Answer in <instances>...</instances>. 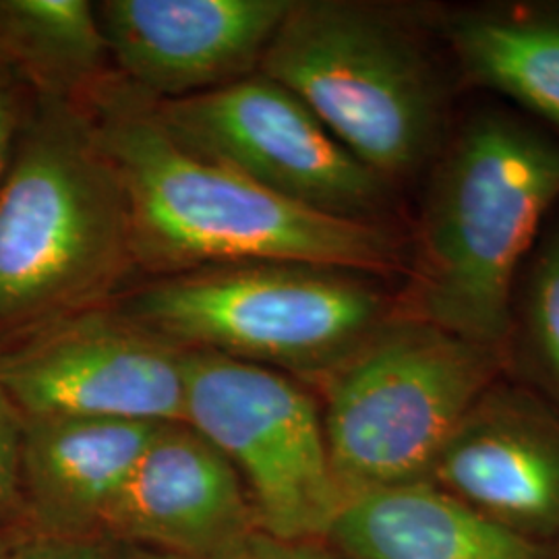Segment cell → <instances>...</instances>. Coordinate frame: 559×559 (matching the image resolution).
Segmentation results:
<instances>
[{
    "label": "cell",
    "instance_id": "21",
    "mask_svg": "<svg viewBox=\"0 0 559 559\" xmlns=\"http://www.w3.org/2000/svg\"><path fill=\"white\" fill-rule=\"evenodd\" d=\"M218 559H325V556L313 543L276 539L258 531Z\"/></svg>",
    "mask_w": 559,
    "mask_h": 559
},
{
    "label": "cell",
    "instance_id": "5",
    "mask_svg": "<svg viewBox=\"0 0 559 559\" xmlns=\"http://www.w3.org/2000/svg\"><path fill=\"white\" fill-rule=\"evenodd\" d=\"M376 278L309 263H237L150 278L112 305L185 350L325 378L402 313Z\"/></svg>",
    "mask_w": 559,
    "mask_h": 559
},
{
    "label": "cell",
    "instance_id": "12",
    "mask_svg": "<svg viewBox=\"0 0 559 559\" xmlns=\"http://www.w3.org/2000/svg\"><path fill=\"white\" fill-rule=\"evenodd\" d=\"M427 480L524 537L558 533L559 420L491 388Z\"/></svg>",
    "mask_w": 559,
    "mask_h": 559
},
{
    "label": "cell",
    "instance_id": "9",
    "mask_svg": "<svg viewBox=\"0 0 559 559\" xmlns=\"http://www.w3.org/2000/svg\"><path fill=\"white\" fill-rule=\"evenodd\" d=\"M187 350L110 302L0 348V390L32 417L185 423Z\"/></svg>",
    "mask_w": 559,
    "mask_h": 559
},
{
    "label": "cell",
    "instance_id": "10",
    "mask_svg": "<svg viewBox=\"0 0 559 559\" xmlns=\"http://www.w3.org/2000/svg\"><path fill=\"white\" fill-rule=\"evenodd\" d=\"M293 0H100L120 80L152 102L191 98L260 73Z\"/></svg>",
    "mask_w": 559,
    "mask_h": 559
},
{
    "label": "cell",
    "instance_id": "16",
    "mask_svg": "<svg viewBox=\"0 0 559 559\" xmlns=\"http://www.w3.org/2000/svg\"><path fill=\"white\" fill-rule=\"evenodd\" d=\"M441 29L466 80L559 127V11L471 9Z\"/></svg>",
    "mask_w": 559,
    "mask_h": 559
},
{
    "label": "cell",
    "instance_id": "3",
    "mask_svg": "<svg viewBox=\"0 0 559 559\" xmlns=\"http://www.w3.org/2000/svg\"><path fill=\"white\" fill-rule=\"evenodd\" d=\"M436 158L402 313L503 346L522 261L559 201V143L508 112H479Z\"/></svg>",
    "mask_w": 559,
    "mask_h": 559
},
{
    "label": "cell",
    "instance_id": "4",
    "mask_svg": "<svg viewBox=\"0 0 559 559\" xmlns=\"http://www.w3.org/2000/svg\"><path fill=\"white\" fill-rule=\"evenodd\" d=\"M260 73L293 92L388 182L440 154L445 92L404 11L360 0H293Z\"/></svg>",
    "mask_w": 559,
    "mask_h": 559
},
{
    "label": "cell",
    "instance_id": "19",
    "mask_svg": "<svg viewBox=\"0 0 559 559\" xmlns=\"http://www.w3.org/2000/svg\"><path fill=\"white\" fill-rule=\"evenodd\" d=\"M34 100L36 96L0 67V182L7 175Z\"/></svg>",
    "mask_w": 559,
    "mask_h": 559
},
{
    "label": "cell",
    "instance_id": "13",
    "mask_svg": "<svg viewBox=\"0 0 559 559\" xmlns=\"http://www.w3.org/2000/svg\"><path fill=\"white\" fill-rule=\"evenodd\" d=\"M164 423L23 417L21 493L44 535H100L102 522Z\"/></svg>",
    "mask_w": 559,
    "mask_h": 559
},
{
    "label": "cell",
    "instance_id": "2",
    "mask_svg": "<svg viewBox=\"0 0 559 559\" xmlns=\"http://www.w3.org/2000/svg\"><path fill=\"white\" fill-rule=\"evenodd\" d=\"M133 272L129 200L94 122L36 98L0 182V348L110 305Z\"/></svg>",
    "mask_w": 559,
    "mask_h": 559
},
{
    "label": "cell",
    "instance_id": "7",
    "mask_svg": "<svg viewBox=\"0 0 559 559\" xmlns=\"http://www.w3.org/2000/svg\"><path fill=\"white\" fill-rule=\"evenodd\" d=\"M185 423L233 462L263 533L328 537L344 496L318 402L276 369L205 350L185 355Z\"/></svg>",
    "mask_w": 559,
    "mask_h": 559
},
{
    "label": "cell",
    "instance_id": "20",
    "mask_svg": "<svg viewBox=\"0 0 559 559\" xmlns=\"http://www.w3.org/2000/svg\"><path fill=\"white\" fill-rule=\"evenodd\" d=\"M21 559H112L100 535H44L25 540Z\"/></svg>",
    "mask_w": 559,
    "mask_h": 559
},
{
    "label": "cell",
    "instance_id": "22",
    "mask_svg": "<svg viewBox=\"0 0 559 559\" xmlns=\"http://www.w3.org/2000/svg\"><path fill=\"white\" fill-rule=\"evenodd\" d=\"M112 559H191L179 556V554H170V551H160V549H150V547H143V549H135L127 556H112Z\"/></svg>",
    "mask_w": 559,
    "mask_h": 559
},
{
    "label": "cell",
    "instance_id": "6",
    "mask_svg": "<svg viewBox=\"0 0 559 559\" xmlns=\"http://www.w3.org/2000/svg\"><path fill=\"white\" fill-rule=\"evenodd\" d=\"M503 346L400 313L325 376L321 413L344 501L427 480L462 420L493 388Z\"/></svg>",
    "mask_w": 559,
    "mask_h": 559
},
{
    "label": "cell",
    "instance_id": "1",
    "mask_svg": "<svg viewBox=\"0 0 559 559\" xmlns=\"http://www.w3.org/2000/svg\"><path fill=\"white\" fill-rule=\"evenodd\" d=\"M131 212L138 272L150 278L237 263H309L388 276L402 245L383 224L346 221L276 195L182 147L152 100L119 75L87 102Z\"/></svg>",
    "mask_w": 559,
    "mask_h": 559
},
{
    "label": "cell",
    "instance_id": "18",
    "mask_svg": "<svg viewBox=\"0 0 559 559\" xmlns=\"http://www.w3.org/2000/svg\"><path fill=\"white\" fill-rule=\"evenodd\" d=\"M23 415L0 390V514L23 503L21 493Z\"/></svg>",
    "mask_w": 559,
    "mask_h": 559
},
{
    "label": "cell",
    "instance_id": "14",
    "mask_svg": "<svg viewBox=\"0 0 559 559\" xmlns=\"http://www.w3.org/2000/svg\"><path fill=\"white\" fill-rule=\"evenodd\" d=\"M328 537L353 559H545L531 537L431 480L348 498Z\"/></svg>",
    "mask_w": 559,
    "mask_h": 559
},
{
    "label": "cell",
    "instance_id": "17",
    "mask_svg": "<svg viewBox=\"0 0 559 559\" xmlns=\"http://www.w3.org/2000/svg\"><path fill=\"white\" fill-rule=\"evenodd\" d=\"M520 311L531 348L559 383V226L533 251Z\"/></svg>",
    "mask_w": 559,
    "mask_h": 559
},
{
    "label": "cell",
    "instance_id": "23",
    "mask_svg": "<svg viewBox=\"0 0 559 559\" xmlns=\"http://www.w3.org/2000/svg\"><path fill=\"white\" fill-rule=\"evenodd\" d=\"M25 540H13L9 535L0 533V559H21V549Z\"/></svg>",
    "mask_w": 559,
    "mask_h": 559
},
{
    "label": "cell",
    "instance_id": "15",
    "mask_svg": "<svg viewBox=\"0 0 559 559\" xmlns=\"http://www.w3.org/2000/svg\"><path fill=\"white\" fill-rule=\"evenodd\" d=\"M0 67L36 98L81 108L117 78L90 0H0Z\"/></svg>",
    "mask_w": 559,
    "mask_h": 559
},
{
    "label": "cell",
    "instance_id": "8",
    "mask_svg": "<svg viewBox=\"0 0 559 559\" xmlns=\"http://www.w3.org/2000/svg\"><path fill=\"white\" fill-rule=\"evenodd\" d=\"M170 138L263 189L346 221L381 224L392 182L357 160L278 81L255 73L218 90L152 102Z\"/></svg>",
    "mask_w": 559,
    "mask_h": 559
},
{
    "label": "cell",
    "instance_id": "11",
    "mask_svg": "<svg viewBox=\"0 0 559 559\" xmlns=\"http://www.w3.org/2000/svg\"><path fill=\"white\" fill-rule=\"evenodd\" d=\"M261 531L233 462L187 423H164L102 522L115 539L218 559Z\"/></svg>",
    "mask_w": 559,
    "mask_h": 559
}]
</instances>
